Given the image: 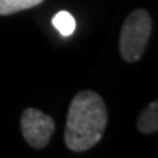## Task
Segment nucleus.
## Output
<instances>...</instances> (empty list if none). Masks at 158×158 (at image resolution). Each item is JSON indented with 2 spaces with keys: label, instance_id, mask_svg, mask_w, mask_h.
<instances>
[{
  "label": "nucleus",
  "instance_id": "obj_6",
  "mask_svg": "<svg viewBox=\"0 0 158 158\" xmlns=\"http://www.w3.org/2000/svg\"><path fill=\"white\" fill-rule=\"evenodd\" d=\"M53 25L63 37H69L73 34L75 28H76V21L69 12L60 10L53 18Z\"/></svg>",
  "mask_w": 158,
  "mask_h": 158
},
{
  "label": "nucleus",
  "instance_id": "obj_4",
  "mask_svg": "<svg viewBox=\"0 0 158 158\" xmlns=\"http://www.w3.org/2000/svg\"><path fill=\"white\" fill-rule=\"evenodd\" d=\"M138 130L143 135H151L158 130V102L152 101L147 106V108L141 111L138 122Z\"/></svg>",
  "mask_w": 158,
  "mask_h": 158
},
{
  "label": "nucleus",
  "instance_id": "obj_5",
  "mask_svg": "<svg viewBox=\"0 0 158 158\" xmlns=\"http://www.w3.org/2000/svg\"><path fill=\"white\" fill-rule=\"evenodd\" d=\"M44 0H0V16H9L41 5Z\"/></svg>",
  "mask_w": 158,
  "mask_h": 158
},
{
  "label": "nucleus",
  "instance_id": "obj_3",
  "mask_svg": "<svg viewBox=\"0 0 158 158\" xmlns=\"http://www.w3.org/2000/svg\"><path fill=\"white\" fill-rule=\"evenodd\" d=\"M56 123L51 116L35 107L25 108L21 114V133L29 147L43 149L48 145Z\"/></svg>",
  "mask_w": 158,
  "mask_h": 158
},
{
  "label": "nucleus",
  "instance_id": "obj_1",
  "mask_svg": "<svg viewBox=\"0 0 158 158\" xmlns=\"http://www.w3.org/2000/svg\"><path fill=\"white\" fill-rule=\"evenodd\" d=\"M108 123L107 106L92 89L79 91L70 101L64 127V143L73 152H84L98 145Z\"/></svg>",
  "mask_w": 158,
  "mask_h": 158
},
{
  "label": "nucleus",
  "instance_id": "obj_2",
  "mask_svg": "<svg viewBox=\"0 0 158 158\" xmlns=\"http://www.w3.org/2000/svg\"><path fill=\"white\" fill-rule=\"evenodd\" d=\"M152 32V19L149 12L145 9H135L124 19L120 38L118 51L124 62H139L147 50Z\"/></svg>",
  "mask_w": 158,
  "mask_h": 158
}]
</instances>
